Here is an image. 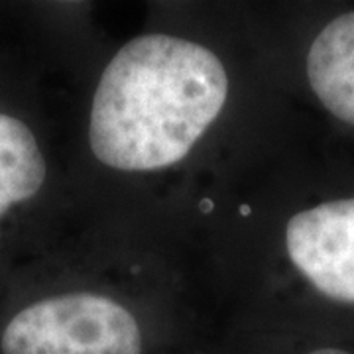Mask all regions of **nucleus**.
<instances>
[{
	"mask_svg": "<svg viewBox=\"0 0 354 354\" xmlns=\"http://www.w3.org/2000/svg\"><path fill=\"white\" fill-rule=\"evenodd\" d=\"M304 73L317 104L354 132V8L317 28L305 50Z\"/></svg>",
	"mask_w": 354,
	"mask_h": 354,
	"instance_id": "3",
	"label": "nucleus"
},
{
	"mask_svg": "<svg viewBox=\"0 0 354 354\" xmlns=\"http://www.w3.org/2000/svg\"><path fill=\"white\" fill-rule=\"evenodd\" d=\"M46 181V160L22 120L0 114V215L34 197Z\"/></svg>",
	"mask_w": 354,
	"mask_h": 354,
	"instance_id": "4",
	"label": "nucleus"
},
{
	"mask_svg": "<svg viewBox=\"0 0 354 354\" xmlns=\"http://www.w3.org/2000/svg\"><path fill=\"white\" fill-rule=\"evenodd\" d=\"M0 354H144L138 319L99 293H62L6 323Z\"/></svg>",
	"mask_w": 354,
	"mask_h": 354,
	"instance_id": "2",
	"label": "nucleus"
},
{
	"mask_svg": "<svg viewBox=\"0 0 354 354\" xmlns=\"http://www.w3.org/2000/svg\"><path fill=\"white\" fill-rule=\"evenodd\" d=\"M227 95L216 53L167 34L138 36L102 69L88 116L91 150L120 171L169 167L215 122Z\"/></svg>",
	"mask_w": 354,
	"mask_h": 354,
	"instance_id": "1",
	"label": "nucleus"
},
{
	"mask_svg": "<svg viewBox=\"0 0 354 354\" xmlns=\"http://www.w3.org/2000/svg\"><path fill=\"white\" fill-rule=\"evenodd\" d=\"M297 354H354V344L342 341H321L305 346Z\"/></svg>",
	"mask_w": 354,
	"mask_h": 354,
	"instance_id": "5",
	"label": "nucleus"
}]
</instances>
